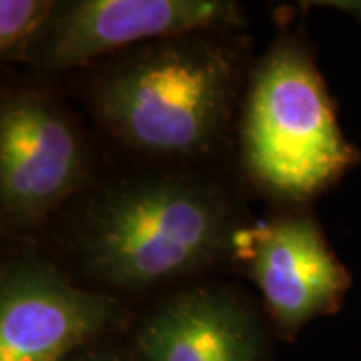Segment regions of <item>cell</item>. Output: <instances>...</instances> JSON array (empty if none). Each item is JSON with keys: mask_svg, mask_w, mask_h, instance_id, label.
I'll return each instance as SVG.
<instances>
[{"mask_svg": "<svg viewBox=\"0 0 361 361\" xmlns=\"http://www.w3.org/2000/svg\"><path fill=\"white\" fill-rule=\"evenodd\" d=\"M237 135L249 183L283 211H307L361 161L301 30L279 28L247 75Z\"/></svg>", "mask_w": 361, "mask_h": 361, "instance_id": "cell-3", "label": "cell"}, {"mask_svg": "<svg viewBox=\"0 0 361 361\" xmlns=\"http://www.w3.org/2000/svg\"><path fill=\"white\" fill-rule=\"evenodd\" d=\"M241 207L217 180L183 171L145 173L94 191L78 207L66 245L77 269L121 293L239 265Z\"/></svg>", "mask_w": 361, "mask_h": 361, "instance_id": "cell-1", "label": "cell"}, {"mask_svg": "<svg viewBox=\"0 0 361 361\" xmlns=\"http://www.w3.org/2000/svg\"><path fill=\"white\" fill-rule=\"evenodd\" d=\"M239 265L257 285L273 336L287 343L307 323L336 315L351 287V273L307 211L251 223Z\"/></svg>", "mask_w": 361, "mask_h": 361, "instance_id": "cell-7", "label": "cell"}, {"mask_svg": "<svg viewBox=\"0 0 361 361\" xmlns=\"http://www.w3.org/2000/svg\"><path fill=\"white\" fill-rule=\"evenodd\" d=\"M52 0H2L0 2V54L6 63H26L28 49L51 14Z\"/></svg>", "mask_w": 361, "mask_h": 361, "instance_id": "cell-9", "label": "cell"}, {"mask_svg": "<svg viewBox=\"0 0 361 361\" xmlns=\"http://www.w3.org/2000/svg\"><path fill=\"white\" fill-rule=\"evenodd\" d=\"M63 361H133V357H130L127 339L113 336L77 349Z\"/></svg>", "mask_w": 361, "mask_h": 361, "instance_id": "cell-10", "label": "cell"}, {"mask_svg": "<svg viewBox=\"0 0 361 361\" xmlns=\"http://www.w3.org/2000/svg\"><path fill=\"white\" fill-rule=\"evenodd\" d=\"M135 317L118 297L73 283L37 255L0 269V361H63L77 349L130 331Z\"/></svg>", "mask_w": 361, "mask_h": 361, "instance_id": "cell-4", "label": "cell"}, {"mask_svg": "<svg viewBox=\"0 0 361 361\" xmlns=\"http://www.w3.org/2000/svg\"><path fill=\"white\" fill-rule=\"evenodd\" d=\"M273 329L231 285H189L133 323V361H273Z\"/></svg>", "mask_w": 361, "mask_h": 361, "instance_id": "cell-8", "label": "cell"}, {"mask_svg": "<svg viewBox=\"0 0 361 361\" xmlns=\"http://www.w3.org/2000/svg\"><path fill=\"white\" fill-rule=\"evenodd\" d=\"M89 151L65 106L39 90L0 103V209L4 227L37 229L89 179Z\"/></svg>", "mask_w": 361, "mask_h": 361, "instance_id": "cell-5", "label": "cell"}, {"mask_svg": "<svg viewBox=\"0 0 361 361\" xmlns=\"http://www.w3.org/2000/svg\"><path fill=\"white\" fill-rule=\"evenodd\" d=\"M301 6H327V8H339L345 13L357 16L361 20V2H301Z\"/></svg>", "mask_w": 361, "mask_h": 361, "instance_id": "cell-11", "label": "cell"}, {"mask_svg": "<svg viewBox=\"0 0 361 361\" xmlns=\"http://www.w3.org/2000/svg\"><path fill=\"white\" fill-rule=\"evenodd\" d=\"M245 25L243 6L231 0H65L54 2L26 63L61 73L149 40Z\"/></svg>", "mask_w": 361, "mask_h": 361, "instance_id": "cell-6", "label": "cell"}, {"mask_svg": "<svg viewBox=\"0 0 361 361\" xmlns=\"http://www.w3.org/2000/svg\"><path fill=\"white\" fill-rule=\"evenodd\" d=\"M245 82L233 32H187L104 59L90 80V106L130 151L187 161L219 145Z\"/></svg>", "mask_w": 361, "mask_h": 361, "instance_id": "cell-2", "label": "cell"}]
</instances>
